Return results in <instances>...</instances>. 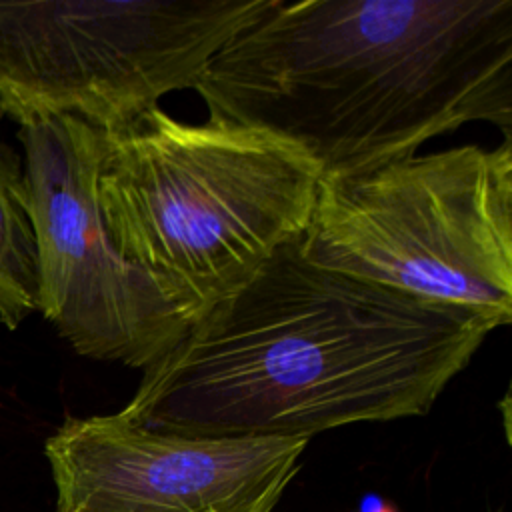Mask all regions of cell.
Returning <instances> with one entry per match:
<instances>
[{
	"instance_id": "obj_5",
	"label": "cell",
	"mask_w": 512,
	"mask_h": 512,
	"mask_svg": "<svg viewBox=\"0 0 512 512\" xmlns=\"http://www.w3.org/2000/svg\"><path fill=\"white\" fill-rule=\"evenodd\" d=\"M278 0L0 2V112L118 128L174 90Z\"/></svg>"
},
{
	"instance_id": "obj_1",
	"label": "cell",
	"mask_w": 512,
	"mask_h": 512,
	"mask_svg": "<svg viewBox=\"0 0 512 512\" xmlns=\"http://www.w3.org/2000/svg\"><path fill=\"white\" fill-rule=\"evenodd\" d=\"M496 326L312 262L300 236L158 360L120 410L188 438H308L424 416Z\"/></svg>"
},
{
	"instance_id": "obj_4",
	"label": "cell",
	"mask_w": 512,
	"mask_h": 512,
	"mask_svg": "<svg viewBox=\"0 0 512 512\" xmlns=\"http://www.w3.org/2000/svg\"><path fill=\"white\" fill-rule=\"evenodd\" d=\"M302 252L436 304L512 320V140L320 178Z\"/></svg>"
},
{
	"instance_id": "obj_7",
	"label": "cell",
	"mask_w": 512,
	"mask_h": 512,
	"mask_svg": "<svg viewBox=\"0 0 512 512\" xmlns=\"http://www.w3.org/2000/svg\"><path fill=\"white\" fill-rule=\"evenodd\" d=\"M308 438H188L122 412L68 418L44 444L56 512H272Z\"/></svg>"
},
{
	"instance_id": "obj_8",
	"label": "cell",
	"mask_w": 512,
	"mask_h": 512,
	"mask_svg": "<svg viewBox=\"0 0 512 512\" xmlns=\"http://www.w3.org/2000/svg\"><path fill=\"white\" fill-rule=\"evenodd\" d=\"M38 306L36 240L22 160L0 140V322L14 330Z\"/></svg>"
},
{
	"instance_id": "obj_2",
	"label": "cell",
	"mask_w": 512,
	"mask_h": 512,
	"mask_svg": "<svg viewBox=\"0 0 512 512\" xmlns=\"http://www.w3.org/2000/svg\"><path fill=\"white\" fill-rule=\"evenodd\" d=\"M194 90L210 118L294 146L320 178L468 122L512 140V0H278Z\"/></svg>"
},
{
	"instance_id": "obj_9",
	"label": "cell",
	"mask_w": 512,
	"mask_h": 512,
	"mask_svg": "<svg viewBox=\"0 0 512 512\" xmlns=\"http://www.w3.org/2000/svg\"><path fill=\"white\" fill-rule=\"evenodd\" d=\"M362 512H392V510H388L386 506H382V504L378 502V504H372V506H364Z\"/></svg>"
},
{
	"instance_id": "obj_3",
	"label": "cell",
	"mask_w": 512,
	"mask_h": 512,
	"mask_svg": "<svg viewBox=\"0 0 512 512\" xmlns=\"http://www.w3.org/2000/svg\"><path fill=\"white\" fill-rule=\"evenodd\" d=\"M100 134L108 236L186 328L310 220L320 172L266 132L218 118L188 124L156 106Z\"/></svg>"
},
{
	"instance_id": "obj_6",
	"label": "cell",
	"mask_w": 512,
	"mask_h": 512,
	"mask_svg": "<svg viewBox=\"0 0 512 512\" xmlns=\"http://www.w3.org/2000/svg\"><path fill=\"white\" fill-rule=\"evenodd\" d=\"M36 240V310L82 356L146 368L186 326L114 248L98 206L102 134L66 114L18 122Z\"/></svg>"
}]
</instances>
